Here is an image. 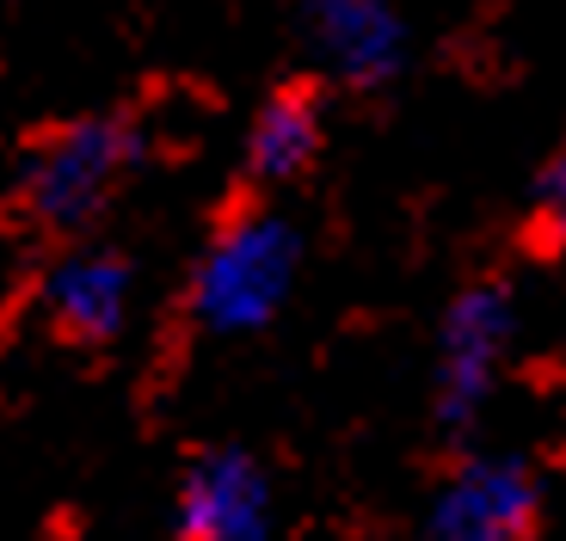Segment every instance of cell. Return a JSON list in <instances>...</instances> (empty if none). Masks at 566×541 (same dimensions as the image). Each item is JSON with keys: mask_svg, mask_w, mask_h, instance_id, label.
<instances>
[{"mask_svg": "<svg viewBox=\"0 0 566 541\" xmlns=\"http://www.w3.org/2000/svg\"><path fill=\"white\" fill-rule=\"evenodd\" d=\"M136 296V265L112 241L69 234L31 277V320L62 351H105L117 344Z\"/></svg>", "mask_w": 566, "mask_h": 541, "instance_id": "cell-4", "label": "cell"}, {"mask_svg": "<svg viewBox=\"0 0 566 541\" xmlns=\"http://www.w3.org/2000/svg\"><path fill=\"white\" fill-rule=\"evenodd\" d=\"M548 492L524 456H455L424 505L431 541H530L542 535Z\"/></svg>", "mask_w": 566, "mask_h": 541, "instance_id": "cell-5", "label": "cell"}, {"mask_svg": "<svg viewBox=\"0 0 566 541\" xmlns=\"http://www.w3.org/2000/svg\"><path fill=\"white\" fill-rule=\"evenodd\" d=\"M296 31L314 74L345 93H382L407 74L412 56V31L395 0H302Z\"/></svg>", "mask_w": 566, "mask_h": 541, "instance_id": "cell-6", "label": "cell"}, {"mask_svg": "<svg viewBox=\"0 0 566 541\" xmlns=\"http://www.w3.org/2000/svg\"><path fill=\"white\" fill-rule=\"evenodd\" d=\"M326 93L333 86L308 68L277 81L259 99L253 124H247V155H241V172L253 191L296 185V179L314 172V160L326 155Z\"/></svg>", "mask_w": 566, "mask_h": 541, "instance_id": "cell-8", "label": "cell"}, {"mask_svg": "<svg viewBox=\"0 0 566 541\" xmlns=\"http://www.w3.org/2000/svg\"><path fill=\"white\" fill-rule=\"evenodd\" d=\"M148 167V124L136 112H86L38 129L13 172V210L50 241L93 234Z\"/></svg>", "mask_w": 566, "mask_h": 541, "instance_id": "cell-2", "label": "cell"}, {"mask_svg": "<svg viewBox=\"0 0 566 541\" xmlns=\"http://www.w3.org/2000/svg\"><path fill=\"white\" fill-rule=\"evenodd\" d=\"M172 535L185 541H265L271 535V474L234 443L191 449L172 492Z\"/></svg>", "mask_w": 566, "mask_h": 541, "instance_id": "cell-7", "label": "cell"}, {"mask_svg": "<svg viewBox=\"0 0 566 541\" xmlns=\"http://www.w3.org/2000/svg\"><path fill=\"white\" fill-rule=\"evenodd\" d=\"M517 246H524V258H536V265H560L566 258V142L554 148L536 167V179H530Z\"/></svg>", "mask_w": 566, "mask_h": 541, "instance_id": "cell-9", "label": "cell"}, {"mask_svg": "<svg viewBox=\"0 0 566 541\" xmlns=\"http://www.w3.org/2000/svg\"><path fill=\"white\" fill-rule=\"evenodd\" d=\"M517 339V296L505 277H468L443 308L438 363H431V425L450 443L474 431Z\"/></svg>", "mask_w": 566, "mask_h": 541, "instance_id": "cell-3", "label": "cell"}, {"mask_svg": "<svg viewBox=\"0 0 566 541\" xmlns=\"http://www.w3.org/2000/svg\"><path fill=\"white\" fill-rule=\"evenodd\" d=\"M302 277V234L283 210H271L265 191L241 185L216 210L203 253L191 265L179 320L198 339H247L265 332L283 314Z\"/></svg>", "mask_w": 566, "mask_h": 541, "instance_id": "cell-1", "label": "cell"}]
</instances>
